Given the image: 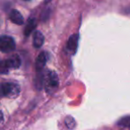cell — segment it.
<instances>
[{"instance_id":"cell-1","label":"cell","mask_w":130,"mask_h":130,"mask_svg":"<svg viewBox=\"0 0 130 130\" xmlns=\"http://www.w3.org/2000/svg\"><path fill=\"white\" fill-rule=\"evenodd\" d=\"M43 87L48 94H52L58 87V78L56 72L48 70L43 75Z\"/></svg>"},{"instance_id":"cell-2","label":"cell","mask_w":130,"mask_h":130,"mask_svg":"<svg viewBox=\"0 0 130 130\" xmlns=\"http://www.w3.org/2000/svg\"><path fill=\"white\" fill-rule=\"evenodd\" d=\"M21 88L17 84L2 83L0 84V97L15 98L20 94Z\"/></svg>"},{"instance_id":"cell-3","label":"cell","mask_w":130,"mask_h":130,"mask_svg":"<svg viewBox=\"0 0 130 130\" xmlns=\"http://www.w3.org/2000/svg\"><path fill=\"white\" fill-rule=\"evenodd\" d=\"M15 41L9 36L0 37V51L3 53H10L15 49Z\"/></svg>"},{"instance_id":"cell-4","label":"cell","mask_w":130,"mask_h":130,"mask_svg":"<svg viewBox=\"0 0 130 130\" xmlns=\"http://www.w3.org/2000/svg\"><path fill=\"white\" fill-rule=\"evenodd\" d=\"M49 58H50V54L47 52H41L38 55L37 59L36 61V68L38 71L42 70L46 63L48 62Z\"/></svg>"},{"instance_id":"cell-5","label":"cell","mask_w":130,"mask_h":130,"mask_svg":"<svg viewBox=\"0 0 130 130\" xmlns=\"http://www.w3.org/2000/svg\"><path fill=\"white\" fill-rule=\"evenodd\" d=\"M9 18L12 21V22L16 25H22L23 22H24V18H23L22 14L18 10H15V9H13V10H12L10 12Z\"/></svg>"},{"instance_id":"cell-6","label":"cell","mask_w":130,"mask_h":130,"mask_svg":"<svg viewBox=\"0 0 130 130\" xmlns=\"http://www.w3.org/2000/svg\"><path fill=\"white\" fill-rule=\"evenodd\" d=\"M5 63H6L7 67L10 69H18V68L21 66V60L20 58V56L18 54H13L10 58L5 60Z\"/></svg>"},{"instance_id":"cell-7","label":"cell","mask_w":130,"mask_h":130,"mask_svg":"<svg viewBox=\"0 0 130 130\" xmlns=\"http://www.w3.org/2000/svg\"><path fill=\"white\" fill-rule=\"evenodd\" d=\"M43 42H44V37H43V33L36 30L34 33V37H33V45H34V46L36 48H40L43 45Z\"/></svg>"},{"instance_id":"cell-8","label":"cell","mask_w":130,"mask_h":130,"mask_svg":"<svg viewBox=\"0 0 130 130\" xmlns=\"http://www.w3.org/2000/svg\"><path fill=\"white\" fill-rule=\"evenodd\" d=\"M78 40H79L78 35H76V34L72 35V36L69 38L68 42H67V49L73 53L75 52L78 46Z\"/></svg>"},{"instance_id":"cell-9","label":"cell","mask_w":130,"mask_h":130,"mask_svg":"<svg viewBox=\"0 0 130 130\" xmlns=\"http://www.w3.org/2000/svg\"><path fill=\"white\" fill-rule=\"evenodd\" d=\"M36 20L35 18H31V19L28 20L27 21V24L25 28V30H24V35L26 37H28L29 35L31 34L33 31L35 30V29L36 28Z\"/></svg>"},{"instance_id":"cell-10","label":"cell","mask_w":130,"mask_h":130,"mask_svg":"<svg viewBox=\"0 0 130 130\" xmlns=\"http://www.w3.org/2000/svg\"><path fill=\"white\" fill-rule=\"evenodd\" d=\"M9 72V68L7 67L5 61H0V74H7Z\"/></svg>"},{"instance_id":"cell-11","label":"cell","mask_w":130,"mask_h":130,"mask_svg":"<svg viewBox=\"0 0 130 130\" xmlns=\"http://www.w3.org/2000/svg\"><path fill=\"white\" fill-rule=\"evenodd\" d=\"M66 124H67V126L69 128H73L74 127V125H75V121H74V120L73 118L68 117V118L66 119Z\"/></svg>"},{"instance_id":"cell-12","label":"cell","mask_w":130,"mask_h":130,"mask_svg":"<svg viewBox=\"0 0 130 130\" xmlns=\"http://www.w3.org/2000/svg\"><path fill=\"white\" fill-rule=\"evenodd\" d=\"M129 122L130 125V117H126V118L122 119L120 122H119V125H123V126H127V123Z\"/></svg>"},{"instance_id":"cell-13","label":"cell","mask_w":130,"mask_h":130,"mask_svg":"<svg viewBox=\"0 0 130 130\" xmlns=\"http://www.w3.org/2000/svg\"><path fill=\"white\" fill-rule=\"evenodd\" d=\"M3 122H4V116H3V113L0 111V126L3 124Z\"/></svg>"},{"instance_id":"cell-14","label":"cell","mask_w":130,"mask_h":130,"mask_svg":"<svg viewBox=\"0 0 130 130\" xmlns=\"http://www.w3.org/2000/svg\"><path fill=\"white\" fill-rule=\"evenodd\" d=\"M52 1V0H45V3H48V2Z\"/></svg>"},{"instance_id":"cell-15","label":"cell","mask_w":130,"mask_h":130,"mask_svg":"<svg viewBox=\"0 0 130 130\" xmlns=\"http://www.w3.org/2000/svg\"><path fill=\"white\" fill-rule=\"evenodd\" d=\"M26 1H27V0H26Z\"/></svg>"}]
</instances>
